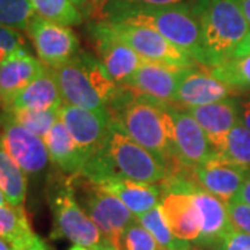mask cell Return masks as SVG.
<instances>
[{
    "label": "cell",
    "instance_id": "obj_1",
    "mask_svg": "<svg viewBox=\"0 0 250 250\" xmlns=\"http://www.w3.org/2000/svg\"><path fill=\"white\" fill-rule=\"evenodd\" d=\"M170 107L168 103L138 95L123 85L108 106L111 116L123 125L126 134L160 160L167 175L185 168L174 153Z\"/></svg>",
    "mask_w": 250,
    "mask_h": 250
},
{
    "label": "cell",
    "instance_id": "obj_2",
    "mask_svg": "<svg viewBox=\"0 0 250 250\" xmlns=\"http://www.w3.org/2000/svg\"><path fill=\"white\" fill-rule=\"evenodd\" d=\"M81 175L98 184L113 177L160 184L167 177V170L159 159L126 134L113 117L103 146L86 160Z\"/></svg>",
    "mask_w": 250,
    "mask_h": 250
},
{
    "label": "cell",
    "instance_id": "obj_3",
    "mask_svg": "<svg viewBox=\"0 0 250 250\" xmlns=\"http://www.w3.org/2000/svg\"><path fill=\"white\" fill-rule=\"evenodd\" d=\"M64 103L92 110L108 108L120 85L107 75L99 59L80 52L71 60L52 68Z\"/></svg>",
    "mask_w": 250,
    "mask_h": 250
},
{
    "label": "cell",
    "instance_id": "obj_4",
    "mask_svg": "<svg viewBox=\"0 0 250 250\" xmlns=\"http://www.w3.org/2000/svg\"><path fill=\"white\" fill-rule=\"evenodd\" d=\"M207 4H177L136 10L116 22H131L153 28L189 54L197 64H202V17Z\"/></svg>",
    "mask_w": 250,
    "mask_h": 250
},
{
    "label": "cell",
    "instance_id": "obj_5",
    "mask_svg": "<svg viewBox=\"0 0 250 250\" xmlns=\"http://www.w3.org/2000/svg\"><path fill=\"white\" fill-rule=\"evenodd\" d=\"M250 24L238 0H210L202 17L203 67H213L231 59L249 34Z\"/></svg>",
    "mask_w": 250,
    "mask_h": 250
},
{
    "label": "cell",
    "instance_id": "obj_6",
    "mask_svg": "<svg viewBox=\"0 0 250 250\" xmlns=\"http://www.w3.org/2000/svg\"><path fill=\"white\" fill-rule=\"evenodd\" d=\"M47 197L53 214L52 238H65L92 250L104 241L96 224L78 203L70 175H53L49 181Z\"/></svg>",
    "mask_w": 250,
    "mask_h": 250
},
{
    "label": "cell",
    "instance_id": "obj_7",
    "mask_svg": "<svg viewBox=\"0 0 250 250\" xmlns=\"http://www.w3.org/2000/svg\"><path fill=\"white\" fill-rule=\"evenodd\" d=\"M75 197L83 211L96 224L104 241L120 249L124 231L136 220L131 210L98 182L81 174L70 175Z\"/></svg>",
    "mask_w": 250,
    "mask_h": 250
},
{
    "label": "cell",
    "instance_id": "obj_8",
    "mask_svg": "<svg viewBox=\"0 0 250 250\" xmlns=\"http://www.w3.org/2000/svg\"><path fill=\"white\" fill-rule=\"evenodd\" d=\"M0 145L27 175H41L50 163L43 138L18 124L9 110L0 114Z\"/></svg>",
    "mask_w": 250,
    "mask_h": 250
},
{
    "label": "cell",
    "instance_id": "obj_9",
    "mask_svg": "<svg viewBox=\"0 0 250 250\" xmlns=\"http://www.w3.org/2000/svg\"><path fill=\"white\" fill-rule=\"evenodd\" d=\"M110 25L117 35L146 62H160L178 68L197 65L189 54L171 43L153 28L131 22H110Z\"/></svg>",
    "mask_w": 250,
    "mask_h": 250
},
{
    "label": "cell",
    "instance_id": "obj_10",
    "mask_svg": "<svg viewBox=\"0 0 250 250\" xmlns=\"http://www.w3.org/2000/svg\"><path fill=\"white\" fill-rule=\"evenodd\" d=\"M95 42L98 59L107 75L118 85H123L142 64L146 62L128 43L117 35L106 20L98 21L89 27Z\"/></svg>",
    "mask_w": 250,
    "mask_h": 250
},
{
    "label": "cell",
    "instance_id": "obj_11",
    "mask_svg": "<svg viewBox=\"0 0 250 250\" xmlns=\"http://www.w3.org/2000/svg\"><path fill=\"white\" fill-rule=\"evenodd\" d=\"M38 59L49 68H56L80 53L78 38L70 27L34 16L27 29Z\"/></svg>",
    "mask_w": 250,
    "mask_h": 250
},
{
    "label": "cell",
    "instance_id": "obj_12",
    "mask_svg": "<svg viewBox=\"0 0 250 250\" xmlns=\"http://www.w3.org/2000/svg\"><path fill=\"white\" fill-rule=\"evenodd\" d=\"M59 117L85 154L86 160L103 146L113 118L108 108L92 110L68 103H62Z\"/></svg>",
    "mask_w": 250,
    "mask_h": 250
},
{
    "label": "cell",
    "instance_id": "obj_13",
    "mask_svg": "<svg viewBox=\"0 0 250 250\" xmlns=\"http://www.w3.org/2000/svg\"><path fill=\"white\" fill-rule=\"evenodd\" d=\"M172 116V143L175 159L184 167H195L215 157L217 154L208 142L205 131L185 108L171 104Z\"/></svg>",
    "mask_w": 250,
    "mask_h": 250
},
{
    "label": "cell",
    "instance_id": "obj_14",
    "mask_svg": "<svg viewBox=\"0 0 250 250\" xmlns=\"http://www.w3.org/2000/svg\"><path fill=\"white\" fill-rule=\"evenodd\" d=\"M231 95L233 92L224 82L217 80L206 67L197 64L184 68L175 92L174 106L187 110L220 102L231 98Z\"/></svg>",
    "mask_w": 250,
    "mask_h": 250
},
{
    "label": "cell",
    "instance_id": "obj_15",
    "mask_svg": "<svg viewBox=\"0 0 250 250\" xmlns=\"http://www.w3.org/2000/svg\"><path fill=\"white\" fill-rule=\"evenodd\" d=\"M182 71L184 68L146 62L125 81L123 86L138 95L174 106L175 92L182 77Z\"/></svg>",
    "mask_w": 250,
    "mask_h": 250
},
{
    "label": "cell",
    "instance_id": "obj_16",
    "mask_svg": "<svg viewBox=\"0 0 250 250\" xmlns=\"http://www.w3.org/2000/svg\"><path fill=\"white\" fill-rule=\"evenodd\" d=\"M249 174L250 171L223 160L218 156L193 168V179L197 185L221 199L224 203L235 199Z\"/></svg>",
    "mask_w": 250,
    "mask_h": 250
},
{
    "label": "cell",
    "instance_id": "obj_17",
    "mask_svg": "<svg viewBox=\"0 0 250 250\" xmlns=\"http://www.w3.org/2000/svg\"><path fill=\"white\" fill-rule=\"evenodd\" d=\"M187 110L202 126L213 150L218 156L231 129L238 123H241L239 102L236 99L228 98Z\"/></svg>",
    "mask_w": 250,
    "mask_h": 250
},
{
    "label": "cell",
    "instance_id": "obj_18",
    "mask_svg": "<svg viewBox=\"0 0 250 250\" xmlns=\"http://www.w3.org/2000/svg\"><path fill=\"white\" fill-rule=\"evenodd\" d=\"M45 68V64L29 53L27 47L11 52L0 64V106L3 110L9 108L18 93Z\"/></svg>",
    "mask_w": 250,
    "mask_h": 250
},
{
    "label": "cell",
    "instance_id": "obj_19",
    "mask_svg": "<svg viewBox=\"0 0 250 250\" xmlns=\"http://www.w3.org/2000/svg\"><path fill=\"white\" fill-rule=\"evenodd\" d=\"M160 205L174 235L196 243L200 236V218L192 196L188 192L167 190L163 192Z\"/></svg>",
    "mask_w": 250,
    "mask_h": 250
},
{
    "label": "cell",
    "instance_id": "obj_20",
    "mask_svg": "<svg viewBox=\"0 0 250 250\" xmlns=\"http://www.w3.org/2000/svg\"><path fill=\"white\" fill-rule=\"evenodd\" d=\"M99 185L118 197L135 217L145 214L154 206L160 205L163 196L159 184L138 182L124 177H113L100 182Z\"/></svg>",
    "mask_w": 250,
    "mask_h": 250
},
{
    "label": "cell",
    "instance_id": "obj_21",
    "mask_svg": "<svg viewBox=\"0 0 250 250\" xmlns=\"http://www.w3.org/2000/svg\"><path fill=\"white\" fill-rule=\"evenodd\" d=\"M43 141L54 167L68 175H77L82 172L86 157L72 139L71 134L62 124L60 117L43 138Z\"/></svg>",
    "mask_w": 250,
    "mask_h": 250
},
{
    "label": "cell",
    "instance_id": "obj_22",
    "mask_svg": "<svg viewBox=\"0 0 250 250\" xmlns=\"http://www.w3.org/2000/svg\"><path fill=\"white\" fill-rule=\"evenodd\" d=\"M64 103L57 81L52 68L46 67L35 80H32L18 93L6 110L31 108V110H50L60 108Z\"/></svg>",
    "mask_w": 250,
    "mask_h": 250
},
{
    "label": "cell",
    "instance_id": "obj_23",
    "mask_svg": "<svg viewBox=\"0 0 250 250\" xmlns=\"http://www.w3.org/2000/svg\"><path fill=\"white\" fill-rule=\"evenodd\" d=\"M27 177L0 145V189L10 205H24L28 189Z\"/></svg>",
    "mask_w": 250,
    "mask_h": 250
},
{
    "label": "cell",
    "instance_id": "obj_24",
    "mask_svg": "<svg viewBox=\"0 0 250 250\" xmlns=\"http://www.w3.org/2000/svg\"><path fill=\"white\" fill-rule=\"evenodd\" d=\"M35 233L31 228L28 215L22 206H0V238L16 248L34 238Z\"/></svg>",
    "mask_w": 250,
    "mask_h": 250
},
{
    "label": "cell",
    "instance_id": "obj_25",
    "mask_svg": "<svg viewBox=\"0 0 250 250\" xmlns=\"http://www.w3.org/2000/svg\"><path fill=\"white\" fill-rule=\"evenodd\" d=\"M138 221L152 233V236L156 239L163 250H190L192 243L179 239L171 231L170 225L167 223L161 205L154 206L145 214L136 217Z\"/></svg>",
    "mask_w": 250,
    "mask_h": 250
},
{
    "label": "cell",
    "instance_id": "obj_26",
    "mask_svg": "<svg viewBox=\"0 0 250 250\" xmlns=\"http://www.w3.org/2000/svg\"><path fill=\"white\" fill-rule=\"evenodd\" d=\"M207 70L217 80L224 82L233 93L250 92V54L231 57L217 65L208 67Z\"/></svg>",
    "mask_w": 250,
    "mask_h": 250
},
{
    "label": "cell",
    "instance_id": "obj_27",
    "mask_svg": "<svg viewBox=\"0 0 250 250\" xmlns=\"http://www.w3.org/2000/svg\"><path fill=\"white\" fill-rule=\"evenodd\" d=\"M210 0H107L100 13L102 20L116 22L120 18L136 10L150 7H167L177 4H207Z\"/></svg>",
    "mask_w": 250,
    "mask_h": 250
},
{
    "label": "cell",
    "instance_id": "obj_28",
    "mask_svg": "<svg viewBox=\"0 0 250 250\" xmlns=\"http://www.w3.org/2000/svg\"><path fill=\"white\" fill-rule=\"evenodd\" d=\"M36 16L65 27L80 25L83 16L72 0H29Z\"/></svg>",
    "mask_w": 250,
    "mask_h": 250
},
{
    "label": "cell",
    "instance_id": "obj_29",
    "mask_svg": "<svg viewBox=\"0 0 250 250\" xmlns=\"http://www.w3.org/2000/svg\"><path fill=\"white\" fill-rule=\"evenodd\" d=\"M218 157L250 171V129L242 124V121L228 134Z\"/></svg>",
    "mask_w": 250,
    "mask_h": 250
},
{
    "label": "cell",
    "instance_id": "obj_30",
    "mask_svg": "<svg viewBox=\"0 0 250 250\" xmlns=\"http://www.w3.org/2000/svg\"><path fill=\"white\" fill-rule=\"evenodd\" d=\"M59 110L60 108H50V110H31V108H18L9 110L13 118L18 124L25 126L41 138H45L50 128L59 120Z\"/></svg>",
    "mask_w": 250,
    "mask_h": 250
},
{
    "label": "cell",
    "instance_id": "obj_31",
    "mask_svg": "<svg viewBox=\"0 0 250 250\" xmlns=\"http://www.w3.org/2000/svg\"><path fill=\"white\" fill-rule=\"evenodd\" d=\"M35 16L29 0H0V25L27 31Z\"/></svg>",
    "mask_w": 250,
    "mask_h": 250
},
{
    "label": "cell",
    "instance_id": "obj_32",
    "mask_svg": "<svg viewBox=\"0 0 250 250\" xmlns=\"http://www.w3.org/2000/svg\"><path fill=\"white\" fill-rule=\"evenodd\" d=\"M118 250H161V248L136 218L123 233Z\"/></svg>",
    "mask_w": 250,
    "mask_h": 250
},
{
    "label": "cell",
    "instance_id": "obj_33",
    "mask_svg": "<svg viewBox=\"0 0 250 250\" xmlns=\"http://www.w3.org/2000/svg\"><path fill=\"white\" fill-rule=\"evenodd\" d=\"M227 208L233 228L250 235V205L239 200H231L227 203Z\"/></svg>",
    "mask_w": 250,
    "mask_h": 250
},
{
    "label": "cell",
    "instance_id": "obj_34",
    "mask_svg": "<svg viewBox=\"0 0 250 250\" xmlns=\"http://www.w3.org/2000/svg\"><path fill=\"white\" fill-rule=\"evenodd\" d=\"M25 47V39L18 29L0 25V64L11 52Z\"/></svg>",
    "mask_w": 250,
    "mask_h": 250
},
{
    "label": "cell",
    "instance_id": "obj_35",
    "mask_svg": "<svg viewBox=\"0 0 250 250\" xmlns=\"http://www.w3.org/2000/svg\"><path fill=\"white\" fill-rule=\"evenodd\" d=\"M215 250H250V235L232 229L221 242L214 246Z\"/></svg>",
    "mask_w": 250,
    "mask_h": 250
},
{
    "label": "cell",
    "instance_id": "obj_36",
    "mask_svg": "<svg viewBox=\"0 0 250 250\" xmlns=\"http://www.w3.org/2000/svg\"><path fill=\"white\" fill-rule=\"evenodd\" d=\"M14 250H49L43 241L39 236H34L29 241L24 242L22 245H18L14 248Z\"/></svg>",
    "mask_w": 250,
    "mask_h": 250
},
{
    "label": "cell",
    "instance_id": "obj_37",
    "mask_svg": "<svg viewBox=\"0 0 250 250\" xmlns=\"http://www.w3.org/2000/svg\"><path fill=\"white\" fill-rule=\"evenodd\" d=\"M232 200H239V202H243L246 205H250V174L248 175L245 184L242 185L241 190L238 192V195Z\"/></svg>",
    "mask_w": 250,
    "mask_h": 250
},
{
    "label": "cell",
    "instance_id": "obj_38",
    "mask_svg": "<svg viewBox=\"0 0 250 250\" xmlns=\"http://www.w3.org/2000/svg\"><path fill=\"white\" fill-rule=\"evenodd\" d=\"M239 110H241L242 124L250 129V100L239 102Z\"/></svg>",
    "mask_w": 250,
    "mask_h": 250
},
{
    "label": "cell",
    "instance_id": "obj_39",
    "mask_svg": "<svg viewBox=\"0 0 250 250\" xmlns=\"http://www.w3.org/2000/svg\"><path fill=\"white\" fill-rule=\"evenodd\" d=\"M246 54H250V31L249 34L245 36V39L238 45V47L235 49L232 57H239V56H246Z\"/></svg>",
    "mask_w": 250,
    "mask_h": 250
},
{
    "label": "cell",
    "instance_id": "obj_40",
    "mask_svg": "<svg viewBox=\"0 0 250 250\" xmlns=\"http://www.w3.org/2000/svg\"><path fill=\"white\" fill-rule=\"evenodd\" d=\"M238 4H239V7L243 11L248 22L250 24V0H238Z\"/></svg>",
    "mask_w": 250,
    "mask_h": 250
},
{
    "label": "cell",
    "instance_id": "obj_41",
    "mask_svg": "<svg viewBox=\"0 0 250 250\" xmlns=\"http://www.w3.org/2000/svg\"><path fill=\"white\" fill-rule=\"evenodd\" d=\"M106 3H107V0H92V11L98 13L100 16V13H102V10H103Z\"/></svg>",
    "mask_w": 250,
    "mask_h": 250
},
{
    "label": "cell",
    "instance_id": "obj_42",
    "mask_svg": "<svg viewBox=\"0 0 250 250\" xmlns=\"http://www.w3.org/2000/svg\"><path fill=\"white\" fill-rule=\"evenodd\" d=\"M72 1L77 4V7H78V9L89 10V4H90V9H92V0H72Z\"/></svg>",
    "mask_w": 250,
    "mask_h": 250
},
{
    "label": "cell",
    "instance_id": "obj_43",
    "mask_svg": "<svg viewBox=\"0 0 250 250\" xmlns=\"http://www.w3.org/2000/svg\"><path fill=\"white\" fill-rule=\"evenodd\" d=\"M93 250H117L113 245H110L107 241H103L100 245H99L98 248H95Z\"/></svg>",
    "mask_w": 250,
    "mask_h": 250
},
{
    "label": "cell",
    "instance_id": "obj_44",
    "mask_svg": "<svg viewBox=\"0 0 250 250\" xmlns=\"http://www.w3.org/2000/svg\"><path fill=\"white\" fill-rule=\"evenodd\" d=\"M0 250H14L13 245L9 243L7 241H4L3 238H0Z\"/></svg>",
    "mask_w": 250,
    "mask_h": 250
},
{
    "label": "cell",
    "instance_id": "obj_45",
    "mask_svg": "<svg viewBox=\"0 0 250 250\" xmlns=\"http://www.w3.org/2000/svg\"><path fill=\"white\" fill-rule=\"evenodd\" d=\"M9 202H7V199H6V196H4V193L1 192V189H0V206H4L7 205Z\"/></svg>",
    "mask_w": 250,
    "mask_h": 250
},
{
    "label": "cell",
    "instance_id": "obj_46",
    "mask_svg": "<svg viewBox=\"0 0 250 250\" xmlns=\"http://www.w3.org/2000/svg\"><path fill=\"white\" fill-rule=\"evenodd\" d=\"M190 250H215L214 248H207V246H199V245H195V246H192V249Z\"/></svg>",
    "mask_w": 250,
    "mask_h": 250
},
{
    "label": "cell",
    "instance_id": "obj_47",
    "mask_svg": "<svg viewBox=\"0 0 250 250\" xmlns=\"http://www.w3.org/2000/svg\"><path fill=\"white\" fill-rule=\"evenodd\" d=\"M70 250H92L89 248H85V246H81V245H74Z\"/></svg>",
    "mask_w": 250,
    "mask_h": 250
},
{
    "label": "cell",
    "instance_id": "obj_48",
    "mask_svg": "<svg viewBox=\"0 0 250 250\" xmlns=\"http://www.w3.org/2000/svg\"><path fill=\"white\" fill-rule=\"evenodd\" d=\"M161 250H163V249H161Z\"/></svg>",
    "mask_w": 250,
    "mask_h": 250
}]
</instances>
